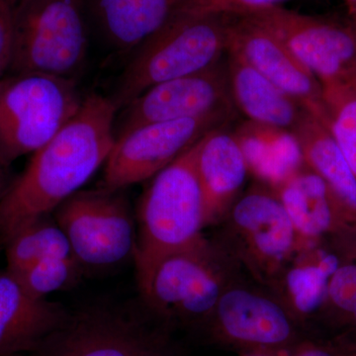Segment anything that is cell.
<instances>
[{"label": "cell", "mask_w": 356, "mask_h": 356, "mask_svg": "<svg viewBox=\"0 0 356 356\" xmlns=\"http://www.w3.org/2000/svg\"><path fill=\"white\" fill-rule=\"evenodd\" d=\"M227 15H172L131 54L110 96L120 110L147 89L200 72L227 53Z\"/></svg>", "instance_id": "obj_4"}, {"label": "cell", "mask_w": 356, "mask_h": 356, "mask_svg": "<svg viewBox=\"0 0 356 356\" xmlns=\"http://www.w3.org/2000/svg\"><path fill=\"white\" fill-rule=\"evenodd\" d=\"M227 17V53L240 56L329 129V113L318 77L266 28L243 16Z\"/></svg>", "instance_id": "obj_14"}, {"label": "cell", "mask_w": 356, "mask_h": 356, "mask_svg": "<svg viewBox=\"0 0 356 356\" xmlns=\"http://www.w3.org/2000/svg\"><path fill=\"white\" fill-rule=\"evenodd\" d=\"M235 114V110H228L145 124L119 136L104 165L103 186L124 189L153 178L208 133L225 128Z\"/></svg>", "instance_id": "obj_10"}, {"label": "cell", "mask_w": 356, "mask_h": 356, "mask_svg": "<svg viewBox=\"0 0 356 356\" xmlns=\"http://www.w3.org/2000/svg\"><path fill=\"white\" fill-rule=\"evenodd\" d=\"M276 193L296 232L299 247L356 227L355 213L307 165Z\"/></svg>", "instance_id": "obj_15"}, {"label": "cell", "mask_w": 356, "mask_h": 356, "mask_svg": "<svg viewBox=\"0 0 356 356\" xmlns=\"http://www.w3.org/2000/svg\"><path fill=\"white\" fill-rule=\"evenodd\" d=\"M229 88L228 62L152 86L117 114L115 139L145 124L196 118L236 110Z\"/></svg>", "instance_id": "obj_12"}, {"label": "cell", "mask_w": 356, "mask_h": 356, "mask_svg": "<svg viewBox=\"0 0 356 356\" xmlns=\"http://www.w3.org/2000/svg\"><path fill=\"white\" fill-rule=\"evenodd\" d=\"M344 2H346V6H348V11L356 7V0H344Z\"/></svg>", "instance_id": "obj_36"}, {"label": "cell", "mask_w": 356, "mask_h": 356, "mask_svg": "<svg viewBox=\"0 0 356 356\" xmlns=\"http://www.w3.org/2000/svg\"><path fill=\"white\" fill-rule=\"evenodd\" d=\"M123 189L79 191L53 213L83 269H106L133 259L137 219Z\"/></svg>", "instance_id": "obj_9"}, {"label": "cell", "mask_w": 356, "mask_h": 356, "mask_svg": "<svg viewBox=\"0 0 356 356\" xmlns=\"http://www.w3.org/2000/svg\"><path fill=\"white\" fill-rule=\"evenodd\" d=\"M339 257L324 306L316 323L337 339L356 341V227L327 238Z\"/></svg>", "instance_id": "obj_23"}, {"label": "cell", "mask_w": 356, "mask_h": 356, "mask_svg": "<svg viewBox=\"0 0 356 356\" xmlns=\"http://www.w3.org/2000/svg\"><path fill=\"white\" fill-rule=\"evenodd\" d=\"M233 134L245 156L248 173L275 192L306 166L291 131L247 120Z\"/></svg>", "instance_id": "obj_20"}, {"label": "cell", "mask_w": 356, "mask_h": 356, "mask_svg": "<svg viewBox=\"0 0 356 356\" xmlns=\"http://www.w3.org/2000/svg\"><path fill=\"white\" fill-rule=\"evenodd\" d=\"M90 34L84 0H19L13 8L9 72L76 81Z\"/></svg>", "instance_id": "obj_5"}, {"label": "cell", "mask_w": 356, "mask_h": 356, "mask_svg": "<svg viewBox=\"0 0 356 356\" xmlns=\"http://www.w3.org/2000/svg\"><path fill=\"white\" fill-rule=\"evenodd\" d=\"M6 1L8 2V3H10L11 6H15L16 3H17L19 0H6Z\"/></svg>", "instance_id": "obj_37"}, {"label": "cell", "mask_w": 356, "mask_h": 356, "mask_svg": "<svg viewBox=\"0 0 356 356\" xmlns=\"http://www.w3.org/2000/svg\"><path fill=\"white\" fill-rule=\"evenodd\" d=\"M9 273L15 274L43 259L74 257L67 236L54 215L26 225L3 245Z\"/></svg>", "instance_id": "obj_24"}, {"label": "cell", "mask_w": 356, "mask_h": 356, "mask_svg": "<svg viewBox=\"0 0 356 356\" xmlns=\"http://www.w3.org/2000/svg\"><path fill=\"white\" fill-rule=\"evenodd\" d=\"M181 0H84L91 32L109 50L131 55L172 17Z\"/></svg>", "instance_id": "obj_18"}, {"label": "cell", "mask_w": 356, "mask_h": 356, "mask_svg": "<svg viewBox=\"0 0 356 356\" xmlns=\"http://www.w3.org/2000/svg\"><path fill=\"white\" fill-rule=\"evenodd\" d=\"M201 332L210 343L240 355L290 353L310 339L273 293L242 276L226 288Z\"/></svg>", "instance_id": "obj_8"}, {"label": "cell", "mask_w": 356, "mask_h": 356, "mask_svg": "<svg viewBox=\"0 0 356 356\" xmlns=\"http://www.w3.org/2000/svg\"><path fill=\"white\" fill-rule=\"evenodd\" d=\"M147 356H175V353L173 351L172 344H170V341H168L156 348L153 353H149Z\"/></svg>", "instance_id": "obj_31"}, {"label": "cell", "mask_w": 356, "mask_h": 356, "mask_svg": "<svg viewBox=\"0 0 356 356\" xmlns=\"http://www.w3.org/2000/svg\"><path fill=\"white\" fill-rule=\"evenodd\" d=\"M13 178L11 175V165L0 156V204L6 195Z\"/></svg>", "instance_id": "obj_30"}, {"label": "cell", "mask_w": 356, "mask_h": 356, "mask_svg": "<svg viewBox=\"0 0 356 356\" xmlns=\"http://www.w3.org/2000/svg\"><path fill=\"white\" fill-rule=\"evenodd\" d=\"M343 81L353 89V92L356 95V67L353 70V72L346 77Z\"/></svg>", "instance_id": "obj_33"}, {"label": "cell", "mask_w": 356, "mask_h": 356, "mask_svg": "<svg viewBox=\"0 0 356 356\" xmlns=\"http://www.w3.org/2000/svg\"><path fill=\"white\" fill-rule=\"evenodd\" d=\"M170 329L126 312L90 309L72 315L24 356H147Z\"/></svg>", "instance_id": "obj_11"}, {"label": "cell", "mask_w": 356, "mask_h": 356, "mask_svg": "<svg viewBox=\"0 0 356 356\" xmlns=\"http://www.w3.org/2000/svg\"><path fill=\"white\" fill-rule=\"evenodd\" d=\"M214 238L252 281L269 289L299 248L277 193L255 181L243 191Z\"/></svg>", "instance_id": "obj_6"}, {"label": "cell", "mask_w": 356, "mask_h": 356, "mask_svg": "<svg viewBox=\"0 0 356 356\" xmlns=\"http://www.w3.org/2000/svg\"><path fill=\"white\" fill-rule=\"evenodd\" d=\"M197 172L206 227L217 226L242 195L248 175L247 161L233 133L219 128L200 140Z\"/></svg>", "instance_id": "obj_19"}, {"label": "cell", "mask_w": 356, "mask_h": 356, "mask_svg": "<svg viewBox=\"0 0 356 356\" xmlns=\"http://www.w3.org/2000/svg\"><path fill=\"white\" fill-rule=\"evenodd\" d=\"M291 132L298 140L306 165L356 215V177L329 129L306 111Z\"/></svg>", "instance_id": "obj_22"}, {"label": "cell", "mask_w": 356, "mask_h": 356, "mask_svg": "<svg viewBox=\"0 0 356 356\" xmlns=\"http://www.w3.org/2000/svg\"><path fill=\"white\" fill-rule=\"evenodd\" d=\"M350 25L353 26V29L356 33V7L355 8L351 9L350 10Z\"/></svg>", "instance_id": "obj_35"}, {"label": "cell", "mask_w": 356, "mask_h": 356, "mask_svg": "<svg viewBox=\"0 0 356 356\" xmlns=\"http://www.w3.org/2000/svg\"><path fill=\"white\" fill-rule=\"evenodd\" d=\"M77 81L23 72L0 77V156L13 165L36 153L76 114Z\"/></svg>", "instance_id": "obj_7"}, {"label": "cell", "mask_w": 356, "mask_h": 356, "mask_svg": "<svg viewBox=\"0 0 356 356\" xmlns=\"http://www.w3.org/2000/svg\"><path fill=\"white\" fill-rule=\"evenodd\" d=\"M339 257L327 238L300 245L269 291L307 332L324 306Z\"/></svg>", "instance_id": "obj_16"}, {"label": "cell", "mask_w": 356, "mask_h": 356, "mask_svg": "<svg viewBox=\"0 0 356 356\" xmlns=\"http://www.w3.org/2000/svg\"><path fill=\"white\" fill-rule=\"evenodd\" d=\"M81 273L83 268L74 257H51L13 274L31 296L44 299L76 283Z\"/></svg>", "instance_id": "obj_26"}, {"label": "cell", "mask_w": 356, "mask_h": 356, "mask_svg": "<svg viewBox=\"0 0 356 356\" xmlns=\"http://www.w3.org/2000/svg\"><path fill=\"white\" fill-rule=\"evenodd\" d=\"M283 1L286 0H181L172 15H243Z\"/></svg>", "instance_id": "obj_27"}, {"label": "cell", "mask_w": 356, "mask_h": 356, "mask_svg": "<svg viewBox=\"0 0 356 356\" xmlns=\"http://www.w3.org/2000/svg\"><path fill=\"white\" fill-rule=\"evenodd\" d=\"M289 356H348L343 343L337 339L318 341L308 339L297 346Z\"/></svg>", "instance_id": "obj_29"}, {"label": "cell", "mask_w": 356, "mask_h": 356, "mask_svg": "<svg viewBox=\"0 0 356 356\" xmlns=\"http://www.w3.org/2000/svg\"><path fill=\"white\" fill-rule=\"evenodd\" d=\"M13 8L6 0H0V77L8 70L13 55Z\"/></svg>", "instance_id": "obj_28"}, {"label": "cell", "mask_w": 356, "mask_h": 356, "mask_svg": "<svg viewBox=\"0 0 356 356\" xmlns=\"http://www.w3.org/2000/svg\"><path fill=\"white\" fill-rule=\"evenodd\" d=\"M241 273L216 241L203 235L161 259L140 292L156 322L170 330L201 332L222 293Z\"/></svg>", "instance_id": "obj_3"}, {"label": "cell", "mask_w": 356, "mask_h": 356, "mask_svg": "<svg viewBox=\"0 0 356 356\" xmlns=\"http://www.w3.org/2000/svg\"><path fill=\"white\" fill-rule=\"evenodd\" d=\"M337 339V337H334ZM343 343L348 356H356V341H348V339H337Z\"/></svg>", "instance_id": "obj_32"}, {"label": "cell", "mask_w": 356, "mask_h": 356, "mask_svg": "<svg viewBox=\"0 0 356 356\" xmlns=\"http://www.w3.org/2000/svg\"><path fill=\"white\" fill-rule=\"evenodd\" d=\"M292 353V351H291ZM290 353H248L240 355V356H289Z\"/></svg>", "instance_id": "obj_34"}, {"label": "cell", "mask_w": 356, "mask_h": 356, "mask_svg": "<svg viewBox=\"0 0 356 356\" xmlns=\"http://www.w3.org/2000/svg\"><path fill=\"white\" fill-rule=\"evenodd\" d=\"M110 96H84L76 114L33 154L0 204V245L26 225L53 215L104 165L115 143L118 114Z\"/></svg>", "instance_id": "obj_1"}, {"label": "cell", "mask_w": 356, "mask_h": 356, "mask_svg": "<svg viewBox=\"0 0 356 356\" xmlns=\"http://www.w3.org/2000/svg\"><path fill=\"white\" fill-rule=\"evenodd\" d=\"M227 54L229 88L236 108L248 120L291 131L306 110L240 56Z\"/></svg>", "instance_id": "obj_21"}, {"label": "cell", "mask_w": 356, "mask_h": 356, "mask_svg": "<svg viewBox=\"0 0 356 356\" xmlns=\"http://www.w3.org/2000/svg\"><path fill=\"white\" fill-rule=\"evenodd\" d=\"M200 140L154 175L140 198L133 257L140 291L161 259L203 236L205 205L197 172Z\"/></svg>", "instance_id": "obj_2"}, {"label": "cell", "mask_w": 356, "mask_h": 356, "mask_svg": "<svg viewBox=\"0 0 356 356\" xmlns=\"http://www.w3.org/2000/svg\"><path fill=\"white\" fill-rule=\"evenodd\" d=\"M64 307L31 296L13 273L0 270V356H24L69 317Z\"/></svg>", "instance_id": "obj_17"}, {"label": "cell", "mask_w": 356, "mask_h": 356, "mask_svg": "<svg viewBox=\"0 0 356 356\" xmlns=\"http://www.w3.org/2000/svg\"><path fill=\"white\" fill-rule=\"evenodd\" d=\"M329 131L356 177V95L343 81H322Z\"/></svg>", "instance_id": "obj_25"}, {"label": "cell", "mask_w": 356, "mask_h": 356, "mask_svg": "<svg viewBox=\"0 0 356 356\" xmlns=\"http://www.w3.org/2000/svg\"><path fill=\"white\" fill-rule=\"evenodd\" d=\"M275 35L318 81H344L356 67V33L339 24L280 6L243 14Z\"/></svg>", "instance_id": "obj_13"}]
</instances>
